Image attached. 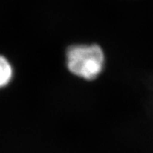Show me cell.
Listing matches in <instances>:
<instances>
[{
    "label": "cell",
    "mask_w": 153,
    "mask_h": 153,
    "mask_svg": "<svg viewBox=\"0 0 153 153\" xmlns=\"http://www.w3.org/2000/svg\"><path fill=\"white\" fill-rule=\"evenodd\" d=\"M66 62L75 76L94 80L101 74L105 59L103 49L97 44H76L66 50Z\"/></svg>",
    "instance_id": "obj_1"
},
{
    "label": "cell",
    "mask_w": 153,
    "mask_h": 153,
    "mask_svg": "<svg viewBox=\"0 0 153 153\" xmlns=\"http://www.w3.org/2000/svg\"><path fill=\"white\" fill-rule=\"evenodd\" d=\"M14 76L13 66L8 59L0 55V88L6 87L12 81Z\"/></svg>",
    "instance_id": "obj_2"
}]
</instances>
